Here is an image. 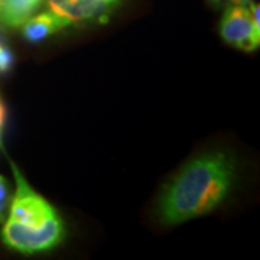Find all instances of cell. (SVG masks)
Wrapping results in <instances>:
<instances>
[{
    "instance_id": "1",
    "label": "cell",
    "mask_w": 260,
    "mask_h": 260,
    "mask_svg": "<svg viewBox=\"0 0 260 260\" xmlns=\"http://www.w3.org/2000/svg\"><path fill=\"white\" fill-rule=\"evenodd\" d=\"M234 164L223 152H210L192 159L164 189L159 201L162 223H185L217 208L233 185Z\"/></svg>"
},
{
    "instance_id": "2",
    "label": "cell",
    "mask_w": 260,
    "mask_h": 260,
    "mask_svg": "<svg viewBox=\"0 0 260 260\" xmlns=\"http://www.w3.org/2000/svg\"><path fill=\"white\" fill-rule=\"evenodd\" d=\"M64 237L65 225L58 214L39 227L26 225L8 218L2 230L3 243L10 249L25 254L51 250L62 242Z\"/></svg>"
},
{
    "instance_id": "3",
    "label": "cell",
    "mask_w": 260,
    "mask_h": 260,
    "mask_svg": "<svg viewBox=\"0 0 260 260\" xmlns=\"http://www.w3.org/2000/svg\"><path fill=\"white\" fill-rule=\"evenodd\" d=\"M10 168L13 171V177L16 182V192L12 197L8 218L16 220L26 225L39 227L51 217L56 215L58 213L55 211V208L42 195H39L32 189L26 178L23 177V174L13 162H10Z\"/></svg>"
},
{
    "instance_id": "4",
    "label": "cell",
    "mask_w": 260,
    "mask_h": 260,
    "mask_svg": "<svg viewBox=\"0 0 260 260\" xmlns=\"http://www.w3.org/2000/svg\"><path fill=\"white\" fill-rule=\"evenodd\" d=\"M220 35L225 44L251 52L260 45V28L251 18L249 6L243 3L229 6L220 23Z\"/></svg>"
},
{
    "instance_id": "5",
    "label": "cell",
    "mask_w": 260,
    "mask_h": 260,
    "mask_svg": "<svg viewBox=\"0 0 260 260\" xmlns=\"http://www.w3.org/2000/svg\"><path fill=\"white\" fill-rule=\"evenodd\" d=\"M44 5L68 26L104 23L117 6L110 0H44Z\"/></svg>"
},
{
    "instance_id": "6",
    "label": "cell",
    "mask_w": 260,
    "mask_h": 260,
    "mask_svg": "<svg viewBox=\"0 0 260 260\" xmlns=\"http://www.w3.org/2000/svg\"><path fill=\"white\" fill-rule=\"evenodd\" d=\"M20 28H22L23 39L28 44L38 45L47 41L48 38L61 32L62 29L68 28V25L59 16L47 10V12H41L38 15L35 13L34 16H30Z\"/></svg>"
},
{
    "instance_id": "7",
    "label": "cell",
    "mask_w": 260,
    "mask_h": 260,
    "mask_svg": "<svg viewBox=\"0 0 260 260\" xmlns=\"http://www.w3.org/2000/svg\"><path fill=\"white\" fill-rule=\"evenodd\" d=\"M44 0H0V25L20 28L42 8Z\"/></svg>"
},
{
    "instance_id": "8",
    "label": "cell",
    "mask_w": 260,
    "mask_h": 260,
    "mask_svg": "<svg viewBox=\"0 0 260 260\" xmlns=\"http://www.w3.org/2000/svg\"><path fill=\"white\" fill-rule=\"evenodd\" d=\"M12 189L9 181L0 175V224H3L9 217V208L12 203Z\"/></svg>"
},
{
    "instance_id": "9",
    "label": "cell",
    "mask_w": 260,
    "mask_h": 260,
    "mask_svg": "<svg viewBox=\"0 0 260 260\" xmlns=\"http://www.w3.org/2000/svg\"><path fill=\"white\" fill-rule=\"evenodd\" d=\"M6 107L0 99V148H2V133H3V127H5V121H6Z\"/></svg>"
},
{
    "instance_id": "10",
    "label": "cell",
    "mask_w": 260,
    "mask_h": 260,
    "mask_svg": "<svg viewBox=\"0 0 260 260\" xmlns=\"http://www.w3.org/2000/svg\"><path fill=\"white\" fill-rule=\"evenodd\" d=\"M6 47V41H5V32H3V26L0 25V51Z\"/></svg>"
},
{
    "instance_id": "11",
    "label": "cell",
    "mask_w": 260,
    "mask_h": 260,
    "mask_svg": "<svg viewBox=\"0 0 260 260\" xmlns=\"http://www.w3.org/2000/svg\"><path fill=\"white\" fill-rule=\"evenodd\" d=\"M214 2H220V0H214ZM232 2H236V3H244V0H232Z\"/></svg>"
},
{
    "instance_id": "12",
    "label": "cell",
    "mask_w": 260,
    "mask_h": 260,
    "mask_svg": "<svg viewBox=\"0 0 260 260\" xmlns=\"http://www.w3.org/2000/svg\"><path fill=\"white\" fill-rule=\"evenodd\" d=\"M110 2H116V3H119L120 0H110Z\"/></svg>"
}]
</instances>
